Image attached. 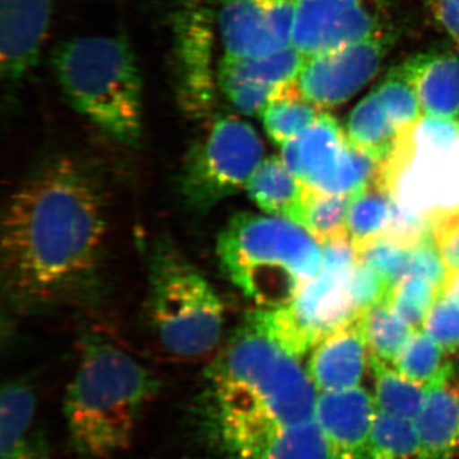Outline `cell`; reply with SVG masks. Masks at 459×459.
Segmentation results:
<instances>
[{
    "mask_svg": "<svg viewBox=\"0 0 459 459\" xmlns=\"http://www.w3.org/2000/svg\"><path fill=\"white\" fill-rule=\"evenodd\" d=\"M446 355L448 353L444 351L443 347L424 329H416L394 359V368L402 376L427 388L446 371L453 369V364Z\"/></svg>",
    "mask_w": 459,
    "mask_h": 459,
    "instance_id": "83f0119b",
    "label": "cell"
},
{
    "mask_svg": "<svg viewBox=\"0 0 459 459\" xmlns=\"http://www.w3.org/2000/svg\"><path fill=\"white\" fill-rule=\"evenodd\" d=\"M323 265L289 304L256 310L253 322L298 359L329 334L360 318L350 296V274L356 263L350 238L323 244Z\"/></svg>",
    "mask_w": 459,
    "mask_h": 459,
    "instance_id": "ba28073f",
    "label": "cell"
},
{
    "mask_svg": "<svg viewBox=\"0 0 459 459\" xmlns=\"http://www.w3.org/2000/svg\"><path fill=\"white\" fill-rule=\"evenodd\" d=\"M353 249L358 259L376 271L389 289L394 290L407 276L411 247L386 238H377Z\"/></svg>",
    "mask_w": 459,
    "mask_h": 459,
    "instance_id": "d6a6232c",
    "label": "cell"
},
{
    "mask_svg": "<svg viewBox=\"0 0 459 459\" xmlns=\"http://www.w3.org/2000/svg\"><path fill=\"white\" fill-rule=\"evenodd\" d=\"M415 92L425 115L457 119L459 59L446 51H429L410 57L394 72Z\"/></svg>",
    "mask_w": 459,
    "mask_h": 459,
    "instance_id": "d6986e66",
    "label": "cell"
},
{
    "mask_svg": "<svg viewBox=\"0 0 459 459\" xmlns=\"http://www.w3.org/2000/svg\"><path fill=\"white\" fill-rule=\"evenodd\" d=\"M440 23L459 48V0H435Z\"/></svg>",
    "mask_w": 459,
    "mask_h": 459,
    "instance_id": "f35d334b",
    "label": "cell"
},
{
    "mask_svg": "<svg viewBox=\"0 0 459 459\" xmlns=\"http://www.w3.org/2000/svg\"><path fill=\"white\" fill-rule=\"evenodd\" d=\"M453 155H455V161H457V164L459 165V135L457 143H455V150H453Z\"/></svg>",
    "mask_w": 459,
    "mask_h": 459,
    "instance_id": "b9f144b4",
    "label": "cell"
},
{
    "mask_svg": "<svg viewBox=\"0 0 459 459\" xmlns=\"http://www.w3.org/2000/svg\"><path fill=\"white\" fill-rule=\"evenodd\" d=\"M418 459H453L459 452V377L455 368L427 386L415 420Z\"/></svg>",
    "mask_w": 459,
    "mask_h": 459,
    "instance_id": "ac0fdd59",
    "label": "cell"
},
{
    "mask_svg": "<svg viewBox=\"0 0 459 459\" xmlns=\"http://www.w3.org/2000/svg\"><path fill=\"white\" fill-rule=\"evenodd\" d=\"M304 183L280 157H267L247 181L250 199L265 214L291 220L300 225Z\"/></svg>",
    "mask_w": 459,
    "mask_h": 459,
    "instance_id": "44dd1931",
    "label": "cell"
},
{
    "mask_svg": "<svg viewBox=\"0 0 459 459\" xmlns=\"http://www.w3.org/2000/svg\"><path fill=\"white\" fill-rule=\"evenodd\" d=\"M349 205L350 197L305 186L300 225L316 238L320 246L336 238H349Z\"/></svg>",
    "mask_w": 459,
    "mask_h": 459,
    "instance_id": "4316f807",
    "label": "cell"
},
{
    "mask_svg": "<svg viewBox=\"0 0 459 459\" xmlns=\"http://www.w3.org/2000/svg\"><path fill=\"white\" fill-rule=\"evenodd\" d=\"M440 296L451 299V300L459 304V271H448Z\"/></svg>",
    "mask_w": 459,
    "mask_h": 459,
    "instance_id": "60d3db41",
    "label": "cell"
},
{
    "mask_svg": "<svg viewBox=\"0 0 459 459\" xmlns=\"http://www.w3.org/2000/svg\"><path fill=\"white\" fill-rule=\"evenodd\" d=\"M365 459H374V458H369V457H367V458H365Z\"/></svg>",
    "mask_w": 459,
    "mask_h": 459,
    "instance_id": "7bdbcfd3",
    "label": "cell"
},
{
    "mask_svg": "<svg viewBox=\"0 0 459 459\" xmlns=\"http://www.w3.org/2000/svg\"><path fill=\"white\" fill-rule=\"evenodd\" d=\"M373 395L360 386L318 394L316 421L334 459H365L377 415Z\"/></svg>",
    "mask_w": 459,
    "mask_h": 459,
    "instance_id": "2e32d148",
    "label": "cell"
},
{
    "mask_svg": "<svg viewBox=\"0 0 459 459\" xmlns=\"http://www.w3.org/2000/svg\"><path fill=\"white\" fill-rule=\"evenodd\" d=\"M160 380L131 352L101 334H84L77 370L66 389L65 415L75 452L110 459L131 446Z\"/></svg>",
    "mask_w": 459,
    "mask_h": 459,
    "instance_id": "7a4b0ae2",
    "label": "cell"
},
{
    "mask_svg": "<svg viewBox=\"0 0 459 459\" xmlns=\"http://www.w3.org/2000/svg\"><path fill=\"white\" fill-rule=\"evenodd\" d=\"M448 268L444 263L442 255L437 249L434 237L425 238L410 249L409 268L407 276L422 277L429 281L439 291H442ZM404 277V279H406Z\"/></svg>",
    "mask_w": 459,
    "mask_h": 459,
    "instance_id": "8d00e7d4",
    "label": "cell"
},
{
    "mask_svg": "<svg viewBox=\"0 0 459 459\" xmlns=\"http://www.w3.org/2000/svg\"><path fill=\"white\" fill-rule=\"evenodd\" d=\"M392 0H296L291 45L304 57L380 32Z\"/></svg>",
    "mask_w": 459,
    "mask_h": 459,
    "instance_id": "7c38bea8",
    "label": "cell"
},
{
    "mask_svg": "<svg viewBox=\"0 0 459 459\" xmlns=\"http://www.w3.org/2000/svg\"><path fill=\"white\" fill-rule=\"evenodd\" d=\"M299 360L247 316L205 371L204 397L264 407L289 424L310 421L318 391Z\"/></svg>",
    "mask_w": 459,
    "mask_h": 459,
    "instance_id": "5b68a950",
    "label": "cell"
},
{
    "mask_svg": "<svg viewBox=\"0 0 459 459\" xmlns=\"http://www.w3.org/2000/svg\"><path fill=\"white\" fill-rule=\"evenodd\" d=\"M210 30L202 18L186 21L180 36L183 98L188 110L204 113L212 99L210 74Z\"/></svg>",
    "mask_w": 459,
    "mask_h": 459,
    "instance_id": "7402d4cb",
    "label": "cell"
},
{
    "mask_svg": "<svg viewBox=\"0 0 459 459\" xmlns=\"http://www.w3.org/2000/svg\"><path fill=\"white\" fill-rule=\"evenodd\" d=\"M38 395L25 379L9 380L0 394V459H11L29 440Z\"/></svg>",
    "mask_w": 459,
    "mask_h": 459,
    "instance_id": "603a6c76",
    "label": "cell"
},
{
    "mask_svg": "<svg viewBox=\"0 0 459 459\" xmlns=\"http://www.w3.org/2000/svg\"><path fill=\"white\" fill-rule=\"evenodd\" d=\"M419 449V434L415 420L377 411L371 428L368 457L418 459Z\"/></svg>",
    "mask_w": 459,
    "mask_h": 459,
    "instance_id": "4dcf8cb0",
    "label": "cell"
},
{
    "mask_svg": "<svg viewBox=\"0 0 459 459\" xmlns=\"http://www.w3.org/2000/svg\"><path fill=\"white\" fill-rule=\"evenodd\" d=\"M223 273L261 309L289 304L322 271L316 238L291 220L238 213L217 238Z\"/></svg>",
    "mask_w": 459,
    "mask_h": 459,
    "instance_id": "3957f363",
    "label": "cell"
},
{
    "mask_svg": "<svg viewBox=\"0 0 459 459\" xmlns=\"http://www.w3.org/2000/svg\"><path fill=\"white\" fill-rule=\"evenodd\" d=\"M400 132L373 91L350 114L346 134L355 146L383 161L391 152Z\"/></svg>",
    "mask_w": 459,
    "mask_h": 459,
    "instance_id": "cb8c5ba5",
    "label": "cell"
},
{
    "mask_svg": "<svg viewBox=\"0 0 459 459\" xmlns=\"http://www.w3.org/2000/svg\"><path fill=\"white\" fill-rule=\"evenodd\" d=\"M455 140L442 124L421 117L402 129L374 184L434 228L459 214Z\"/></svg>",
    "mask_w": 459,
    "mask_h": 459,
    "instance_id": "52a82bcc",
    "label": "cell"
},
{
    "mask_svg": "<svg viewBox=\"0 0 459 459\" xmlns=\"http://www.w3.org/2000/svg\"><path fill=\"white\" fill-rule=\"evenodd\" d=\"M0 66L14 86L38 62L56 0H0Z\"/></svg>",
    "mask_w": 459,
    "mask_h": 459,
    "instance_id": "9a60e30c",
    "label": "cell"
},
{
    "mask_svg": "<svg viewBox=\"0 0 459 459\" xmlns=\"http://www.w3.org/2000/svg\"><path fill=\"white\" fill-rule=\"evenodd\" d=\"M439 296V290L429 281L409 276L392 290L388 301L402 322L411 328L419 329L424 327L425 319Z\"/></svg>",
    "mask_w": 459,
    "mask_h": 459,
    "instance_id": "1f68e13d",
    "label": "cell"
},
{
    "mask_svg": "<svg viewBox=\"0 0 459 459\" xmlns=\"http://www.w3.org/2000/svg\"><path fill=\"white\" fill-rule=\"evenodd\" d=\"M219 443L231 459H334L316 419L287 424L258 416L226 429Z\"/></svg>",
    "mask_w": 459,
    "mask_h": 459,
    "instance_id": "5bb4252c",
    "label": "cell"
},
{
    "mask_svg": "<svg viewBox=\"0 0 459 459\" xmlns=\"http://www.w3.org/2000/svg\"><path fill=\"white\" fill-rule=\"evenodd\" d=\"M54 72L75 111L111 140L135 146L142 134V81L122 36H89L54 51Z\"/></svg>",
    "mask_w": 459,
    "mask_h": 459,
    "instance_id": "277c9868",
    "label": "cell"
},
{
    "mask_svg": "<svg viewBox=\"0 0 459 459\" xmlns=\"http://www.w3.org/2000/svg\"><path fill=\"white\" fill-rule=\"evenodd\" d=\"M434 238L448 271H459V214L435 226Z\"/></svg>",
    "mask_w": 459,
    "mask_h": 459,
    "instance_id": "74e56055",
    "label": "cell"
},
{
    "mask_svg": "<svg viewBox=\"0 0 459 459\" xmlns=\"http://www.w3.org/2000/svg\"><path fill=\"white\" fill-rule=\"evenodd\" d=\"M369 356L359 318L314 347L307 374L319 394L356 388L364 377Z\"/></svg>",
    "mask_w": 459,
    "mask_h": 459,
    "instance_id": "e0dca14e",
    "label": "cell"
},
{
    "mask_svg": "<svg viewBox=\"0 0 459 459\" xmlns=\"http://www.w3.org/2000/svg\"><path fill=\"white\" fill-rule=\"evenodd\" d=\"M391 213V197L374 183L350 198L347 232L353 247L382 238Z\"/></svg>",
    "mask_w": 459,
    "mask_h": 459,
    "instance_id": "f1b7e54d",
    "label": "cell"
},
{
    "mask_svg": "<svg viewBox=\"0 0 459 459\" xmlns=\"http://www.w3.org/2000/svg\"><path fill=\"white\" fill-rule=\"evenodd\" d=\"M369 365L377 410L400 418L416 420L424 406L427 388L402 376L400 371L376 356H369Z\"/></svg>",
    "mask_w": 459,
    "mask_h": 459,
    "instance_id": "d4e9b609",
    "label": "cell"
},
{
    "mask_svg": "<svg viewBox=\"0 0 459 459\" xmlns=\"http://www.w3.org/2000/svg\"><path fill=\"white\" fill-rule=\"evenodd\" d=\"M107 235L104 190L89 165L57 156L36 166L3 213L2 285L11 309L41 313L92 291Z\"/></svg>",
    "mask_w": 459,
    "mask_h": 459,
    "instance_id": "6da1fadb",
    "label": "cell"
},
{
    "mask_svg": "<svg viewBox=\"0 0 459 459\" xmlns=\"http://www.w3.org/2000/svg\"><path fill=\"white\" fill-rule=\"evenodd\" d=\"M349 290L353 307L360 316L374 305L388 300L392 292L385 281L380 279L379 274L360 259H356L353 264L350 274Z\"/></svg>",
    "mask_w": 459,
    "mask_h": 459,
    "instance_id": "d590c367",
    "label": "cell"
},
{
    "mask_svg": "<svg viewBox=\"0 0 459 459\" xmlns=\"http://www.w3.org/2000/svg\"><path fill=\"white\" fill-rule=\"evenodd\" d=\"M304 60L294 47L264 56H225L220 65V87L247 84L282 92L298 83Z\"/></svg>",
    "mask_w": 459,
    "mask_h": 459,
    "instance_id": "ffe728a7",
    "label": "cell"
},
{
    "mask_svg": "<svg viewBox=\"0 0 459 459\" xmlns=\"http://www.w3.org/2000/svg\"><path fill=\"white\" fill-rule=\"evenodd\" d=\"M446 353L459 349V304L439 296L429 312L422 327Z\"/></svg>",
    "mask_w": 459,
    "mask_h": 459,
    "instance_id": "e575fe53",
    "label": "cell"
},
{
    "mask_svg": "<svg viewBox=\"0 0 459 459\" xmlns=\"http://www.w3.org/2000/svg\"><path fill=\"white\" fill-rule=\"evenodd\" d=\"M320 108L304 98L298 83L271 100L261 114L268 137L281 147L318 119Z\"/></svg>",
    "mask_w": 459,
    "mask_h": 459,
    "instance_id": "484cf974",
    "label": "cell"
},
{
    "mask_svg": "<svg viewBox=\"0 0 459 459\" xmlns=\"http://www.w3.org/2000/svg\"><path fill=\"white\" fill-rule=\"evenodd\" d=\"M11 459H50L49 446L44 435L38 433L30 437L22 448Z\"/></svg>",
    "mask_w": 459,
    "mask_h": 459,
    "instance_id": "ab89813d",
    "label": "cell"
},
{
    "mask_svg": "<svg viewBox=\"0 0 459 459\" xmlns=\"http://www.w3.org/2000/svg\"><path fill=\"white\" fill-rule=\"evenodd\" d=\"M388 51V38L377 32L352 42L305 57L298 89L320 110L340 107L373 80Z\"/></svg>",
    "mask_w": 459,
    "mask_h": 459,
    "instance_id": "8fae6325",
    "label": "cell"
},
{
    "mask_svg": "<svg viewBox=\"0 0 459 459\" xmlns=\"http://www.w3.org/2000/svg\"><path fill=\"white\" fill-rule=\"evenodd\" d=\"M374 92L401 131L418 122L422 117L421 107L415 92L410 84L397 74H392L391 78L380 84Z\"/></svg>",
    "mask_w": 459,
    "mask_h": 459,
    "instance_id": "836d02e7",
    "label": "cell"
},
{
    "mask_svg": "<svg viewBox=\"0 0 459 459\" xmlns=\"http://www.w3.org/2000/svg\"><path fill=\"white\" fill-rule=\"evenodd\" d=\"M147 309L157 342L172 359L199 360L221 342V298L165 237L157 238L148 255Z\"/></svg>",
    "mask_w": 459,
    "mask_h": 459,
    "instance_id": "8992f818",
    "label": "cell"
},
{
    "mask_svg": "<svg viewBox=\"0 0 459 459\" xmlns=\"http://www.w3.org/2000/svg\"><path fill=\"white\" fill-rule=\"evenodd\" d=\"M263 155L261 137L250 124L220 117L186 157L179 180L184 201L195 212L212 210L247 188Z\"/></svg>",
    "mask_w": 459,
    "mask_h": 459,
    "instance_id": "9c48e42d",
    "label": "cell"
},
{
    "mask_svg": "<svg viewBox=\"0 0 459 459\" xmlns=\"http://www.w3.org/2000/svg\"><path fill=\"white\" fill-rule=\"evenodd\" d=\"M296 0H225L219 14L226 56L258 57L292 47Z\"/></svg>",
    "mask_w": 459,
    "mask_h": 459,
    "instance_id": "4fadbf2b",
    "label": "cell"
},
{
    "mask_svg": "<svg viewBox=\"0 0 459 459\" xmlns=\"http://www.w3.org/2000/svg\"><path fill=\"white\" fill-rule=\"evenodd\" d=\"M283 162L305 186L353 197L376 180L380 160L352 143L332 115L282 146Z\"/></svg>",
    "mask_w": 459,
    "mask_h": 459,
    "instance_id": "30bf717a",
    "label": "cell"
},
{
    "mask_svg": "<svg viewBox=\"0 0 459 459\" xmlns=\"http://www.w3.org/2000/svg\"><path fill=\"white\" fill-rule=\"evenodd\" d=\"M360 323L370 355L386 364H394L402 347L416 331L395 316L388 300L362 313Z\"/></svg>",
    "mask_w": 459,
    "mask_h": 459,
    "instance_id": "f546056e",
    "label": "cell"
}]
</instances>
